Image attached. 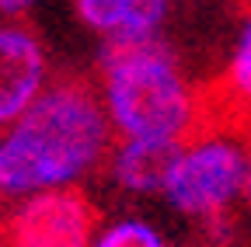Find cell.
I'll use <instances>...</instances> for the list:
<instances>
[{
  "mask_svg": "<svg viewBox=\"0 0 251 247\" xmlns=\"http://www.w3.org/2000/svg\"><path fill=\"white\" fill-rule=\"evenodd\" d=\"M244 167L248 157L227 136L196 139V146H181L168 174L164 195L178 212L213 220V216H224L234 195L244 188Z\"/></svg>",
  "mask_w": 251,
  "mask_h": 247,
  "instance_id": "3957f363",
  "label": "cell"
},
{
  "mask_svg": "<svg viewBox=\"0 0 251 247\" xmlns=\"http://www.w3.org/2000/svg\"><path fill=\"white\" fill-rule=\"evenodd\" d=\"M46 84V49L35 32L0 24V126L14 122L39 101Z\"/></svg>",
  "mask_w": 251,
  "mask_h": 247,
  "instance_id": "5b68a950",
  "label": "cell"
},
{
  "mask_svg": "<svg viewBox=\"0 0 251 247\" xmlns=\"http://www.w3.org/2000/svg\"><path fill=\"white\" fill-rule=\"evenodd\" d=\"M108 139V112L94 87L84 77L52 84L0 139V195H31L77 181L101 164Z\"/></svg>",
  "mask_w": 251,
  "mask_h": 247,
  "instance_id": "6da1fadb",
  "label": "cell"
},
{
  "mask_svg": "<svg viewBox=\"0 0 251 247\" xmlns=\"http://www.w3.org/2000/svg\"><path fill=\"white\" fill-rule=\"evenodd\" d=\"M98 205L80 188L31 192L4 223L0 244L4 247H91L98 240Z\"/></svg>",
  "mask_w": 251,
  "mask_h": 247,
  "instance_id": "277c9868",
  "label": "cell"
},
{
  "mask_svg": "<svg viewBox=\"0 0 251 247\" xmlns=\"http://www.w3.org/2000/svg\"><path fill=\"white\" fill-rule=\"evenodd\" d=\"M28 7H35V0H0V14H25Z\"/></svg>",
  "mask_w": 251,
  "mask_h": 247,
  "instance_id": "9c48e42d",
  "label": "cell"
},
{
  "mask_svg": "<svg viewBox=\"0 0 251 247\" xmlns=\"http://www.w3.org/2000/svg\"><path fill=\"white\" fill-rule=\"evenodd\" d=\"M77 18L101 35H150L168 18V0H74Z\"/></svg>",
  "mask_w": 251,
  "mask_h": 247,
  "instance_id": "52a82bcc",
  "label": "cell"
},
{
  "mask_svg": "<svg viewBox=\"0 0 251 247\" xmlns=\"http://www.w3.org/2000/svg\"><path fill=\"white\" fill-rule=\"evenodd\" d=\"M101 90L115 129L126 139H181L196 112L175 49L150 35H108L101 49Z\"/></svg>",
  "mask_w": 251,
  "mask_h": 247,
  "instance_id": "7a4b0ae2",
  "label": "cell"
},
{
  "mask_svg": "<svg viewBox=\"0 0 251 247\" xmlns=\"http://www.w3.org/2000/svg\"><path fill=\"white\" fill-rule=\"evenodd\" d=\"M248 7H251V0H248Z\"/></svg>",
  "mask_w": 251,
  "mask_h": 247,
  "instance_id": "7c38bea8",
  "label": "cell"
},
{
  "mask_svg": "<svg viewBox=\"0 0 251 247\" xmlns=\"http://www.w3.org/2000/svg\"><path fill=\"white\" fill-rule=\"evenodd\" d=\"M241 195L251 205V139H248V167H244V188H241Z\"/></svg>",
  "mask_w": 251,
  "mask_h": 247,
  "instance_id": "8fae6325",
  "label": "cell"
},
{
  "mask_svg": "<svg viewBox=\"0 0 251 247\" xmlns=\"http://www.w3.org/2000/svg\"><path fill=\"white\" fill-rule=\"evenodd\" d=\"M91 247H168V244L153 226H147L140 220H122V223L101 230Z\"/></svg>",
  "mask_w": 251,
  "mask_h": 247,
  "instance_id": "ba28073f",
  "label": "cell"
},
{
  "mask_svg": "<svg viewBox=\"0 0 251 247\" xmlns=\"http://www.w3.org/2000/svg\"><path fill=\"white\" fill-rule=\"evenodd\" d=\"M192 247H230V237H220V233H206L199 244H192Z\"/></svg>",
  "mask_w": 251,
  "mask_h": 247,
  "instance_id": "30bf717a",
  "label": "cell"
},
{
  "mask_svg": "<svg viewBox=\"0 0 251 247\" xmlns=\"http://www.w3.org/2000/svg\"><path fill=\"white\" fill-rule=\"evenodd\" d=\"M181 139H126L112 157V178L126 192H164Z\"/></svg>",
  "mask_w": 251,
  "mask_h": 247,
  "instance_id": "8992f818",
  "label": "cell"
}]
</instances>
